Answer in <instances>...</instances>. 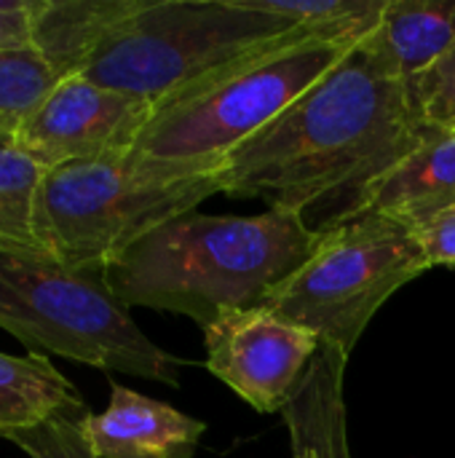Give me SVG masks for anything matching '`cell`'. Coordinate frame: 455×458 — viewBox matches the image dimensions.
<instances>
[{
	"mask_svg": "<svg viewBox=\"0 0 455 458\" xmlns=\"http://www.w3.org/2000/svg\"><path fill=\"white\" fill-rule=\"evenodd\" d=\"M440 131L421 118L410 83L373 30L228 156L223 193L263 199L324 233L359 217L373 188Z\"/></svg>",
	"mask_w": 455,
	"mask_h": 458,
	"instance_id": "1",
	"label": "cell"
},
{
	"mask_svg": "<svg viewBox=\"0 0 455 458\" xmlns=\"http://www.w3.org/2000/svg\"><path fill=\"white\" fill-rule=\"evenodd\" d=\"M300 215L188 212L115 258L102 279L126 306L172 311L201 330L223 311L265 306L268 295L295 274L319 244Z\"/></svg>",
	"mask_w": 455,
	"mask_h": 458,
	"instance_id": "2",
	"label": "cell"
},
{
	"mask_svg": "<svg viewBox=\"0 0 455 458\" xmlns=\"http://www.w3.org/2000/svg\"><path fill=\"white\" fill-rule=\"evenodd\" d=\"M223 169L145 161L131 150L56 166L38 191V239L54 260L102 274L147 233L223 193Z\"/></svg>",
	"mask_w": 455,
	"mask_h": 458,
	"instance_id": "3",
	"label": "cell"
},
{
	"mask_svg": "<svg viewBox=\"0 0 455 458\" xmlns=\"http://www.w3.org/2000/svg\"><path fill=\"white\" fill-rule=\"evenodd\" d=\"M359 40L303 30L236 59L158 102L131 153L158 164H225L311 91Z\"/></svg>",
	"mask_w": 455,
	"mask_h": 458,
	"instance_id": "4",
	"label": "cell"
},
{
	"mask_svg": "<svg viewBox=\"0 0 455 458\" xmlns=\"http://www.w3.org/2000/svg\"><path fill=\"white\" fill-rule=\"evenodd\" d=\"M0 327L32 354H59L88 368L177 386L185 360L153 344L102 274L46 255L0 250Z\"/></svg>",
	"mask_w": 455,
	"mask_h": 458,
	"instance_id": "5",
	"label": "cell"
},
{
	"mask_svg": "<svg viewBox=\"0 0 455 458\" xmlns=\"http://www.w3.org/2000/svg\"><path fill=\"white\" fill-rule=\"evenodd\" d=\"M303 30L247 0H145L113 30L80 75L158 105L209 72Z\"/></svg>",
	"mask_w": 455,
	"mask_h": 458,
	"instance_id": "6",
	"label": "cell"
},
{
	"mask_svg": "<svg viewBox=\"0 0 455 458\" xmlns=\"http://www.w3.org/2000/svg\"><path fill=\"white\" fill-rule=\"evenodd\" d=\"M429 268L408 225L362 215L324 231L308 260L268 295L265 309L351 357L389 298Z\"/></svg>",
	"mask_w": 455,
	"mask_h": 458,
	"instance_id": "7",
	"label": "cell"
},
{
	"mask_svg": "<svg viewBox=\"0 0 455 458\" xmlns=\"http://www.w3.org/2000/svg\"><path fill=\"white\" fill-rule=\"evenodd\" d=\"M206 370L257 413H282L322 338L265 306L223 311L204 330Z\"/></svg>",
	"mask_w": 455,
	"mask_h": 458,
	"instance_id": "8",
	"label": "cell"
},
{
	"mask_svg": "<svg viewBox=\"0 0 455 458\" xmlns=\"http://www.w3.org/2000/svg\"><path fill=\"white\" fill-rule=\"evenodd\" d=\"M156 105L72 75L56 83L32 118L19 131L21 150L46 172L126 153L147 126Z\"/></svg>",
	"mask_w": 455,
	"mask_h": 458,
	"instance_id": "9",
	"label": "cell"
},
{
	"mask_svg": "<svg viewBox=\"0 0 455 458\" xmlns=\"http://www.w3.org/2000/svg\"><path fill=\"white\" fill-rule=\"evenodd\" d=\"M110 403L86 419L99 458H193L206 424L169 403L110 384Z\"/></svg>",
	"mask_w": 455,
	"mask_h": 458,
	"instance_id": "10",
	"label": "cell"
},
{
	"mask_svg": "<svg viewBox=\"0 0 455 458\" xmlns=\"http://www.w3.org/2000/svg\"><path fill=\"white\" fill-rule=\"evenodd\" d=\"M349 354L322 344L282 416L290 429L292 458H351L346 416Z\"/></svg>",
	"mask_w": 455,
	"mask_h": 458,
	"instance_id": "11",
	"label": "cell"
},
{
	"mask_svg": "<svg viewBox=\"0 0 455 458\" xmlns=\"http://www.w3.org/2000/svg\"><path fill=\"white\" fill-rule=\"evenodd\" d=\"M145 0H40L29 43L64 81L80 75L102 43Z\"/></svg>",
	"mask_w": 455,
	"mask_h": 458,
	"instance_id": "12",
	"label": "cell"
},
{
	"mask_svg": "<svg viewBox=\"0 0 455 458\" xmlns=\"http://www.w3.org/2000/svg\"><path fill=\"white\" fill-rule=\"evenodd\" d=\"M455 204V131H440L367 196L362 215H383L408 228ZM359 215V217H362Z\"/></svg>",
	"mask_w": 455,
	"mask_h": 458,
	"instance_id": "13",
	"label": "cell"
},
{
	"mask_svg": "<svg viewBox=\"0 0 455 458\" xmlns=\"http://www.w3.org/2000/svg\"><path fill=\"white\" fill-rule=\"evenodd\" d=\"M80 403L75 386L48 362L46 354L11 357L0 352V437L13 440L70 405Z\"/></svg>",
	"mask_w": 455,
	"mask_h": 458,
	"instance_id": "14",
	"label": "cell"
},
{
	"mask_svg": "<svg viewBox=\"0 0 455 458\" xmlns=\"http://www.w3.org/2000/svg\"><path fill=\"white\" fill-rule=\"evenodd\" d=\"M375 32L410 83L453 46L455 0H386Z\"/></svg>",
	"mask_w": 455,
	"mask_h": 458,
	"instance_id": "15",
	"label": "cell"
},
{
	"mask_svg": "<svg viewBox=\"0 0 455 458\" xmlns=\"http://www.w3.org/2000/svg\"><path fill=\"white\" fill-rule=\"evenodd\" d=\"M46 169L35 164L16 140H0V250L16 255H46L35 207ZM51 258V255H46Z\"/></svg>",
	"mask_w": 455,
	"mask_h": 458,
	"instance_id": "16",
	"label": "cell"
},
{
	"mask_svg": "<svg viewBox=\"0 0 455 458\" xmlns=\"http://www.w3.org/2000/svg\"><path fill=\"white\" fill-rule=\"evenodd\" d=\"M59 81L32 43L0 48V140H16Z\"/></svg>",
	"mask_w": 455,
	"mask_h": 458,
	"instance_id": "17",
	"label": "cell"
},
{
	"mask_svg": "<svg viewBox=\"0 0 455 458\" xmlns=\"http://www.w3.org/2000/svg\"><path fill=\"white\" fill-rule=\"evenodd\" d=\"M88 416L91 413L80 400L51 421L16 435L11 443H16L29 458H99L86 432Z\"/></svg>",
	"mask_w": 455,
	"mask_h": 458,
	"instance_id": "18",
	"label": "cell"
},
{
	"mask_svg": "<svg viewBox=\"0 0 455 458\" xmlns=\"http://www.w3.org/2000/svg\"><path fill=\"white\" fill-rule=\"evenodd\" d=\"M413 102L421 118L434 129L455 123V40L453 46L416 81H410Z\"/></svg>",
	"mask_w": 455,
	"mask_h": 458,
	"instance_id": "19",
	"label": "cell"
},
{
	"mask_svg": "<svg viewBox=\"0 0 455 458\" xmlns=\"http://www.w3.org/2000/svg\"><path fill=\"white\" fill-rule=\"evenodd\" d=\"M432 268H455V204L432 215L421 225L410 228Z\"/></svg>",
	"mask_w": 455,
	"mask_h": 458,
	"instance_id": "20",
	"label": "cell"
},
{
	"mask_svg": "<svg viewBox=\"0 0 455 458\" xmlns=\"http://www.w3.org/2000/svg\"><path fill=\"white\" fill-rule=\"evenodd\" d=\"M29 24H32V16H0V48L27 46Z\"/></svg>",
	"mask_w": 455,
	"mask_h": 458,
	"instance_id": "21",
	"label": "cell"
},
{
	"mask_svg": "<svg viewBox=\"0 0 455 458\" xmlns=\"http://www.w3.org/2000/svg\"><path fill=\"white\" fill-rule=\"evenodd\" d=\"M448 131H455V123H453V126H448Z\"/></svg>",
	"mask_w": 455,
	"mask_h": 458,
	"instance_id": "22",
	"label": "cell"
}]
</instances>
